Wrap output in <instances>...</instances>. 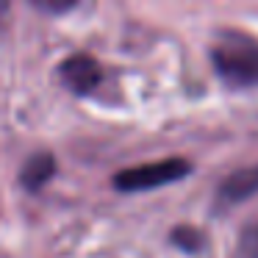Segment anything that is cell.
<instances>
[{"mask_svg": "<svg viewBox=\"0 0 258 258\" xmlns=\"http://www.w3.org/2000/svg\"><path fill=\"white\" fill-rule=\"evenodd\" d=\"M211 67L230 89H258V39L241 31H219L211 45Z\"/></svg>", "mask_w": 258, "mask_h": 258, "instance_id": "1", "label": "cell"}, {"mask_svg": "<svg viewBox=\"0 0 258 258\" xmlns=\"http://www.w3.org/2000/svg\"><path fill=\"white\" fill-rule=\"evenodd\" d=\"M191 172V164L186 158H161V161H147V164H136L128 167L122 172L114 175V189L134 195V191H150V189H161L167 183H178Z\"/></svg>", "mask_w": 258, "mask_h": 258, "instance_id": "2", "label": "cell"}, {"mask_svg": "<svg viewBox=\"0 0 258 258\" xmlns=\"http://www.w3.org/2000/svg\"><path fill=\"white\" fill-rule=\"evenodd\" d=\"M58 78L73 95H92L103 84V67L89 53H75L58 64Z\"/></svg>", "mask_w": 258, "mask_h": 258, "instance_id": "3", "label": "cell"}, {"mask_svg": "<svg viewBox=\"0 0 258 258\" xmlns=\"http://www.w3.org/2000/svg\"><path fill=\"white\" fill-rule=\"evenodd\" d=\"M258 191V167H244L230 172L228 178L219 183L217 189V206L228 208V206H239V203L250 200Z\"/></svg>", "mask_w": 258, "mask_h": 258, "instance_id": "4", "label": "cell"}, {"mask_svg": "<svg viewBox=\"0 0 258 258\" xmlns=\"http://www.w3.org/2000/svg\"><path fill=\"white\" fill-rule=\"evenodd\" d=\"M53 175H56V158H53V153L39 150L25 158V164L20 167V186L25 191H31V195H36V191H42L50 183Z\"/></svg>", "mask_w": 258, "mask_h": 258, "instance_id": "5", "label": "cell"}, {"mask_svg": "<svg viewBox=\"0 0 258 258\" xmlns=\"http://www.w3.org/2000/svg\"><path fill=\"white\" fill-rule=\"evenodd\" d=\"M172 244L178 247V250L183 252H200L203 247H206V239H203V233L197 228H186V225H180V228L172 230Z\"/></svg>", "mask_w": 258, "mask_h": 258, "instance_id": "6", "label": "cell"}, {"mask_svg": "<svg viewBox=\"0 0 258 258\" xmlns=\"http://www.w3.org/2000/svg\"><path fill=\"white\" fill-rule=\"evenodd\" d=\"M239 250H241V255H244V258H258V219L241 228Z\"/></svg>", "mask_w": 258, "mask_h": 258, "instance_id": "7", "label": "cell"}, {"mask_svg": "<svg viewBox=\"0 0 258 258\" xmlns=\"http://www.w3.org/2000/svg\"><path fill=\"white\" fill-rule=\"evenodd\" d=\"M39 12H47V14H67L78 6L81 0H31Z\"/></svg>", "mask_w": 258, "mask_h": 258, "instance_id": "8", "label": "cell"}, {"mask_svg": "<svg viewBox=\"0 0 258 258\" xmlns=\"http://www.w3.org/2000/svg\"><path fill=\"white\" fill-rule=\"evenodd\" d=\"M9 6H12V0H0V23H3V17L9 14Z\"/></svg>", "mask_w": 258, "mask_h": 258, "instance_id": "9", "label": "cell"}]
</instances>
